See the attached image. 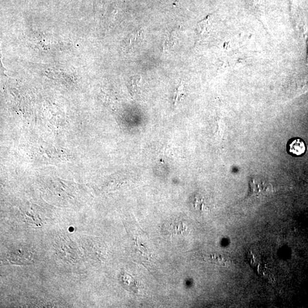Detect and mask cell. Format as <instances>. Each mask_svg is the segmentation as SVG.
<instances>
[{"instance_id":"obj_8","label":"cell","mask_w":308,"mask_h":308,"mask_svg":"<svg viewBox=\"0 0 308 308\" xmlns=\"http://www.w3.org/2000/svg\"><path fill=\"white\" fill-rule=\"evenodd\" d=\"M185 95L184 86L182 82H181L179 85L176 88L174 93V104L176 105L183 98Z\"/></svg>"},{"instance_id":"obj_10","label":"cell","mask_w":308,"mask_h":308,"mask_svg":"<svg viewBox=\"0 0 308 308\" xmlns=\"http://www.w3.org/2000/svg\"><path fill=\"white\" fill-rule=\"evenodd\" d=\"M142 82L141 77H136L132 80V90L135 93H137V92L140 93L142 90Z\"/></svg>"},{"instance_id":"obj_1","label":"cell","mask_w":308,"mask_h":308,"mask_svg":"<svg viewBox=\"0 0 308 308\" xmlns=\"http://www.w3.org/2000/svg\"><path fill=\"white\" fill-rule=\"evenodd\" d=\"M8 259L12 264L25 265L31 264L35 259V253L31 248L20 246L13 248L8 252Z\"/></svg>"},{"instance_id":"obj_9","label":"cell","mask_w":308,"mask_h":308,"mask_svg":"<svg viewBox=\"0 0 308 308\" xmlns=\"http://www.w3.org/2000/svg\"><path fill=\"white\" fill-rule=\"evenodd\" d=\"M253 10L255 12V14L259 18L261 16L262 12V0H250Z\"/></svg>"},{"instance_id":"obj_4","label":"cell","mask_w":308,"mask_h":308,"mask_svg":"<svg viewBox=\"0 0 308 308\" xmlns=\"http://www.w3.org/2000/svg\"><path fill=\"white\" fill-rule=\"evenodd\" d=\"M213 24L212 16L208 15L205 19L197 23L195 29V44H199L208 40L212 35Z\"/></svg>"},{"instance_id":"obj_2","label":"cell","mask_w":308,"mask_h":308,"mask_svg":"<svg viewBox=\"0 0 308 308\" xmlns=\"http://www.w3.org/2000/svg\"><path fill=\"white\" fill-rule=\"evenodd\" d=\"M250 194L251 197L255 199H262L271 194L273 191L272 185L261 178H252L250 182Z\"/></svg>"},{"instance_id":"obj_7","label":"cell","mask_w":308,"mask_h":308,"mask_svg":"<svg viewBox=\"0 0 308 308\" xmlns=\"http://www.w3.org/2000/svg\"><path fill=\"white\" fill-rule=\"evenodd\" d=\"M177 42V34L175 31H172L167 34L164 37L162 47L164 51L171 49L176 45Z\"/></svg>"},{"instance_id":"obj_6","label":"cell","mask_w":308,"mask_h":308,"mask_svg":"<svg viewBox=\"0 0 308 308\" xmlns=\"http://www.w3.org/2000/svg\"><path fill=\"white\" fill-rule=\"evenodd\" d=\"M143 40L142 32H137L130 35L125 44V47L129 49H134L137 46L140 45Z\"/></svg>"},{"instance_id":"obj_3","label":"cell","mask_w":308,"mask_h":308,"mask_svg":"<svg viewBox=\"0 0 308 308\" xmlns=\"http://www.w3.org/2000/svg\"><path fill=\"white\" fill-rule=\"evenodd\" d=\"M56 250L61 258L67 261H75L78 258L77 248L67 238H60L57 240Z\"/></svg>"},{"instance_id":"obj_5","label":"cell","mask_w":308,"mask_h":308,"mask_svg":"<svg viewBox=\"0 0 308 308\" xmlns=\"http://www.w3.org/2000/svg\"><path fill=\"white\" fill-rule=\"evenodd\" d=\"M306 145L304 142L299 138L291 139L288 143V151L290 154L300 156L305 153Z\"/></svg>"}]
</instances>
